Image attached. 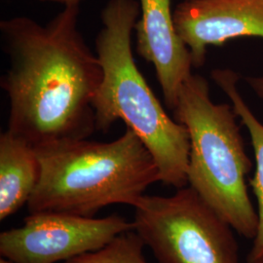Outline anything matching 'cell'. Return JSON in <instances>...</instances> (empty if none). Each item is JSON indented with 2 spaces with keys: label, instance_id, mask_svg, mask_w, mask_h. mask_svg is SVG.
Returning a JSON list of instances; mask_svg holds the SVG:
<instances>
[{
  "label": "cell",
  "instance_id": "1",
  "mask_svg": "<svg viewBox=\"0 0 263 263\" xmlns=\"http://www.w3.org/2000/svg\"><path fill=\"white\" fill-rule=\"evenodd\" d=\"M78 16L72 6L44 26L28 17L0 22L9 62L0 82L9 101L7 130L34 146L88 139L97 130L93 102L104 72Z\"/></svg>",
  "mask_w": 263,
  "mask_h": 263
},
{
  "label": "cell",
  "instance_id": "2",
  "mask_svg": "<svg viewBox=\"0 0 263 263\" xmlns=\"http://www.w3.org/2000/svg\"><path fill=\"white\" fill-rule=\"evenodd\" d=\"M140 15L136 0H109L102 11L95 43L104 72L93 102L96 129L106 133L124 121L151 152L159 181L179 189L188 185L189 135L165 111L135 62L132 34Z\"/></svg>",
  "mask_w": 263,
  "mask_h": 263
},
{
  "label": "cell",
  "instance_id": "3",
  "mask_svg": "<svg viewBox=\"0 0 263 263\" xmlns=\"http://www.w3.org/2000/svg\"><path fill=\"white\" fill-rule=\"evenodd\" d=\"M35 151L41 175L27 204L29 214L95 217L110 205L135 207L159 181L154 158L130 128L109 142L68 140L38 145Z\"/></svg>",
  "mask_w": 263,
  "mask_h": 263
},
{
  "label": "cell",
  "instance_id": "4",
  "mask_svg": "<svg viewBox=\"0 0 263 263\" xmlns=\"http://www.w3.org/2000/svg\"><path fill=\"white\" fill-rule=\"evenodd\" d=\"M173 111L189 135L188 185L236 232L254 240L258 216L246 184L253 164L233 106L215 104L207 80L192 74L181 86Z\"/></svg>",
  "mask_w": 263,
  "mask_h": 263
},
{
  "label": "cell",
  "instance_id": "5",
  "mask_svg": "<svg viewBox=\"0 0 263 263\" xmlns=\"http://www.w3.org/2000/svg\"><path fill=\"white\" fill-rule=\"evenodd\" d=\"M134 209V230L157 263H240L234 229L189 185L144 194Z\"/></svg>",
  "mask_w": 263,
  "mask_h": 263
},
{
  "label": "cell",
  "instance_id": "6",
  "mask_svg": "<svg viewBox=\"0 0 263 263\" xmlns=\"http://www.w3.org/2000/svg\"><path fill=\"white\" fill-rule=\"evenodd\" d=\"M118 215L86 217L65 213L29 214L24 224L0 234L1 257L11 263H58L98 251L133 230Z\"/></svg>",
  "mask_w": 263,
  "mask_h": 263
},
{
  "label": "cell",
  "instance_id": "7",
  "mask_svg": "<svg viewBox=\"0 0 263 263\" xmlns=\"http://www.w3.org/2000/svg\"><path fill=\"white\" fill-rule=\"evenodd\" d=\"M174 20L196 68L204 66L210 46L234 38L263 39V0H184Z\"/></svg>",
  "mask_w": 263,
  "mask_h": 263
},
{
  "label": "cell",
  "instance_id": "8",
  "mask_svg": "<svg viewBox=\"0 0 263 263\" xmlns=\"http://www.w3.org/2000/svg\"><path fill=\"white\" fill-rule=\"evenodd\" d=\"M137 52L154 66L164 102L174 110L181 86L192 76V59L177 31L171 0H140Z\"/></svg>",
  "mask_w": 263,
  "mask_h": 263
},
{
  "label": "cell",
  "instance_id": "9",
  "mask_svg": "<svg viewBox=\"0 0 263 263\" xmlns=\"http://www.w3.org/2000/svg\"><path fill=\"white\" fill-rule=\"evenodd\" d=\"M41 166L35 146L7 131L0 135V220L28 204L37 186Z\"/></svg>",
  "mask_w": 263,
  "mask_h": 263
},
{
  "label": "cell",
  "instance_id": "10",
  "mask_svg": "<svg viewBox=\"0 0 263 263\" xmlns=\"http://www.w3.org/2000/svg\"><path fill=\"white\" fill-rule=\"evenodd\" d=\"M212 77L231 101L238 118L250 133L254 147L255 174L251 180V185L257 201L258 226L250 254V260H253L263 254V124L256 118L238 90L239 76L236 72L231 69H216L212 72Z\"/></svg>",
  "mask_w": 263,
  "mask_h": 263
},
{
  "label": "cell",
  "instance_id": "11",
  "mask_svg": "<svg viewBox=\"0 0 263 263\" xmlns=\"http://www.w3.org/2000/svg\"><path fill=\"white\" fill-rule=\"evenodd\" d=\"M146 247L133 229L116 236L102 249L81 254L64 263H149L144 254Z\"/></svg>",
  "mask_w": 263,
  "mask_h": 263
},
{
  "label": "cell",
  "instance_id": "12",
  "mask_svg": "<svg viewBox=\"0 0 263 263\" xmlns=\"http://www.w3.org/2000/svg\"><path fill=\"white\" fill-rule=\"evenodd\" d=\"M247 82L253 88L255 94L263 99V76H260V77H254V76L248 77Z\"/></svg>",
  "mask_w": 263,
  "mask_h": 263
},
{
  "label": "cell",
  "instance_id": "13",
  "mask_svg": "<svg viewBox=\"0 0 263 263\" xmlns=\"http://www.w3.org/2000/svg\"><path fill=\"white\" fill-rule=\"evenodd\" d=\"M39 2H52L61 4L64 7H72V6H79V4L84 0H37Z\"/></svg>",
  "mask_w": 263,
  "mask_h": 263
},
{
  "label": "cell",
  "instance_id": "14",
  "mask_svg": "<svg viewBox=\"0 0 263 263\" xmlns=\"http://www.w3.org/2000/svg\"><path fill=\"white\" fill-rule=\"evenodd\" d=\"M250 263H263V254L257 256L256 258H254L253 260H250Z\"/></svg>",
  "mask_w": 263,
  "mask_h": 263
},
{
  "label": "cell",
  "instance_id": "15",
  "mask_svg": "<svg viewBox=\"0 0 263 263\" xmlns=\"http://www.w3.org/2000/svg\"><path fill=\"white\" fill-rule=\"evenodd\" d=\"M0 263H11L8 260H6V259H4V258H2L1 257V259H0Z\"/></svg>",
  "mask_w": 263,
  "mask_h": 263
}]
</instances>
